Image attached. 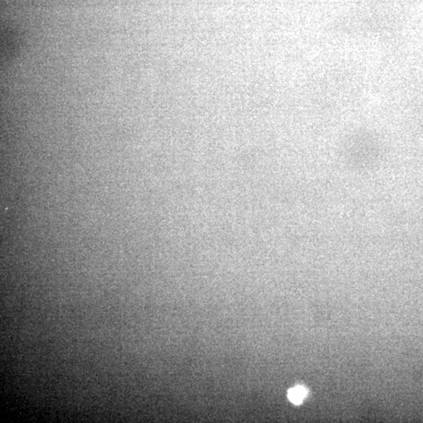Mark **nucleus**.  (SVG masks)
<instances>
[{
    "instance_id": "f257e3e1",
    "label": "nucleus",
    "mask_w": 423,
    "mask_h": 423,
    "mask_svg": "<svg viewBox=\"0 0 423 423\" xmlns=\"http://www.w3.org/2000/svg\"><path fill=\"white\" fill-rule=\"evenodd\" d=\"M307 393V390L304 387H295L289 390L288 397L292 403L295 405H299L305 398Z\"/></svg>"
}]
</instances>
